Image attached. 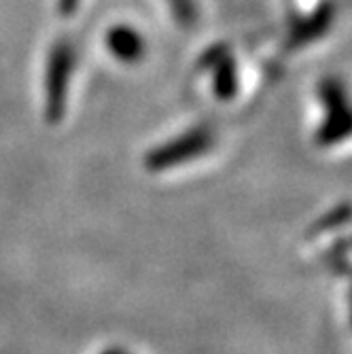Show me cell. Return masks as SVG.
<instances>
[{"label": "cell", "mask_w": 352, "mask_h": 354, "mask_svg": "<svg viewBox=\"0 0 352 354\" xmlns=\"http://www.w3.org/2000/svg\"><path fill=\"white\" fill-rule=\"evenodd\" d=\"M170 13L180 28H191L198 21V5L196 0H168Z\"/></svg>", "instance_id": "cell-9"}, {"label": "cell", "mask_w": 352, "mask_h": 354, "mask_svg": "<svg viewBox=\"0 0 352 354\" xmlns=\"http://www.w3.org/2000/svg\"><path fill=\"white\" fill-rule=\"evenodd\" d=\"M214 130L210 125H194L168 142L157 145L145 155V168L149 172H166L178 166H187L204 157L214 147Z\"/></svg>", "instance_id": "cell-1"}, {"label": "cell", "mask_w": 352, "mask_h": 354, "mask_svg": "<svg viewBox=\"0 0 352 354\" xmlns=\"http://www.w3.org/2000/svg\"><path fill=\"white\" fill-rule=\"evenodd\" d=\"M318 98L325 109V119L314 134V142L323 149L335 147L350 136V106L344 83L337 77H327L318 85Z\"/></svg>", "instance_id": "cell-3"}, {"label": "cell", "mask_w": 352, "mask_h": 354, "mask_svg": "<svg viewBox=\"0 0 352 354\" xmlns=\"http://www.w3.org/2000/svg\"><path fill=\"white\" fill-rule=\"evenodd\" d=\"M348 221H350V206H348V202H342V204L333 206L331 210H327L321 218H316L310 225V230L306 232V236L308 238H316V236L335 232V230L344 227Z\"/></svg>", "instance_id": "cell-7"}, {"label": "cell", "mask_w": 352, "mask_h": 354, "mask_svg": "<svg viewBox=\"0 0 352 354\" xmlns=\"http://www.w3.org/2000/svg\"><path fill=\"white\" fill-rule=\"evenodd\" d=\"M202 66L210 73L212 77V93L219 100L228 102L232 98H236L238 93V66L236 59L232 57V53L223 47L216 45L210 51H206Z\"/></svg>", "instance_id": "cell-4"}, {"label": "cell", "mask_w": 352, "mask_h": 354, "mask_svg": "<svg viewBox=\"0 0 352 354\" xmlns=\"http://www.w3.org/2000/svg\"><path fill=\"white\" fill-rule=\"evenodd\" d=\"M104 43H106L109 53L121 64H136L147 53L145 37L134 26H127V24H117L109 28Z\"/></svg>", "instance_id": "cell-6"}, {"label": "cell", "mask_w": 352, "mask_h": 354, "mask_svg": "<svg viewBox=\"0 0 352 354\" xmlns=\"http://www.w3.org/2000/svg\"><path fill=\"white\" fill-rule=\"evenodd\" d=\"M81 0H57V11L62 15H73L79 9Z\"/></svg>", "instance_id": "cell-10"}, {"label": "cell", "mask_w": 352, "mask_h": 354, "mask_svg": "<svg viewBox=\"0 0 352 354\" xmlns=\"http://www.w3.org/2000/svg\"><path fill=\"white\" fill-rule=\"evenodd\" d=\"M348 254H350V240L346 236L335 240L329 246V250L325 252V266L329 268V272L333 276H346L348 274V270H350Z\"/></svg>", "instance_id": "cell-8"}, {"label": "cell", "mask_w": 352, "mask_h": 354, "mask_svg": "<svg viewBox=\"0 0 352 354\" xmlns=\"http://www.w3.org/2000/svg\"><path fill=\"white\" fill-rule=\"evenodd\" d=\"M333 17H335L333 3H323L312 13L295 19L291 24V32H289V45L291 47H308L314 41L323 39L333 26Z\"/></svg>", "instance_id": "cell-5"}, {"label": "cell", "mask_w": 352, "mask_h": 354, "mask_svg": "<svg viewBox=\"0 0 352 354\" xmlns=\"http://www.w3.org/2000/svg\"><path fill=\"white\" fill-rule=\"evenodd\" d=\"M75 73V47L68 39H59L47 55L45 66V119L59 123L66 115L71 81Z\"/></svg>", "instance_id": "cell-2"}, {"label": "cell", "mask_w": 352, "mask_h": 354, "mask_svg": "<svg viewBox=\"0 0 352 354\" xmlns=\"http://www.w3.org/2000/svg\"><path fill=\"white\" fill-rule=\"evenodd\" d=\"M100 354H130V352H127L125 348H121V346H109Z\"/></svg>", "instance_id": "cell-11"}]
</instances>
